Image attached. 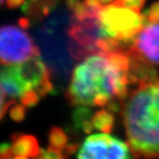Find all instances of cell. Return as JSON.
I'll use <instances>...</instances> for the list:
<instances>
[{"instance_id": "1", "label": "cell", "mask_w": 159, "mask_h": 159, "mask_svg": "<svg viewBox=\"0 0 159 159\" xmlns=\"http://www.w3.org/2000/svg\"><path fill=\"white\" fill-rule=\"evenodd\" d=\"M129 74L128 48L91 54L74 67L66 97L74 106L116 111L129 93Z\"/></svg>"}, {"instance_id": "2", "label": "cell", "mask_w": 159, "mask_h": 159, "mask_svg": "<svg viewBox=\"0 0 159 159\" xmlns=\"http://www.w3.org/2000/svg\"><path fill=\"white\" fill-rule=\"evenodd\" d=\"M127 144L135 157H159V76L137 84L122 104Z\"/></svg>"}, {"instance_id": "3", "label": "cell", "mask_w": 159, "mask_h": 159, "mask_svg": "<svg viewBox=\"0 0 159 159\" xmlns=\"http://www.w3.org/2000/svg\"><path fill=\"white\" fill-rule=\"evenodd\" d=\"M98 20L106 35L126 44H131L146 25L141 12L114 3L99 10Z\"/></svg>"}, {"instance_id": "4", "label": "cell", "mask_w": 159, "mask_h": 159, "mask_svg": "<svg viewBox=\"0 0 159 159\" xmlns=\"http://www.w3.org/2000/svg\"><path fill=\"white\" fill-rule=\"evenodd\" d=\"M40 56L39 48L20 26L0 27V64L16 65Z\"/></svg>"}, {"instance_id": "5", "label": "cell", "mask_w": 159, "mask_h": 159, "mask_svg": "<svg viewBox=\"0 0 159 159\" xmlns=\"http://www.w3.org/2000/svg\"><path fill=\"white\" fill-rule=\"evenodd\" d=\"M128 144L109 134H94L88 136L77 150L81 159H125L133 155Z\"/></svg>"}, {"instance_id": "6", "label": "cell", "mask_w": 159, "mask_h": 159, "mask_svg": "<svg viewBox=\"0 0 159 159\" xmlns=\"http://www.w3.org/2000/svg\"><path fill=\"white\" fill-rule=\"evenodd\" d=\"M129 49L144 61L159 65V23L146 24Z\"/></svg>"}, {"instance_id": "7", "label": "cell", "mask_w": 159, "mask_h": 159, "mask_svg": "<svg viewBox=\"0 0 159 159\" xmlns=\"http://www.w3.org/2000/svg\"><path fill=\"white\" fill-rule=\"evenodd\" d=\"M0 86L5 95L11 99L20 98L26 92L31 91L20 75L18 64L0 67Z\"/></svg>"}, {"instance_id": "8", "label": "cell", "mask_w": 159, "mask_h": 159, "mask_svg": "<svg viewBox=\"0 0 159 159\" xmlns=\"http://www.w3.org/2000/svg\"><path fill=\"white\" fill-rule=\"evenodd\" d=\"M12 158H35L40 155L41 148L37 139L26 134H13L11 136Z\"/></svg>"}, {"instance_id": "9", "label": "cell", "mask_w": 159, "mask_h": 159, "mask_svg": "<svg viewBox=\"0 0 159 159\" xmlns=\"http://www.w3.org/2000/svg\"><path fill=\"white\" fill-rule=\"evenodd\" d=\"M49 146L61 152L65 157L77 149V145L69 144L67 134L62 128L57 126L51 127L49 132Z\"/></svg>"}, {"instance_id": "10", "label": "cell", "mask_w": 159, "mask_h": 159, "mask_svg": "<svg viewBox=\"0 0 159 159\" xmlns=\"http://www.w3.org/2000/svg\"><path fill=\"white\" fill-rule=\"evenodd\" d=\"M115 116L113 111L107 108H102L95 111L91 117V125L93 130L110 134L113 130Z\"/></svg>"}, {"instance_id": "11", "label": "cell", "mask_w": 159, "mask_h": 159, "mask_svg": "<svg viewBox=\"0 0 159 159\" xmlns=\"http://www.w3.org/2000/svg\"><path fill=\"white\" fill-rule=\"evenodd\" d=\"M93 112L89 110V107L78 106L73 115L74 125L84 133H90L93 131L91 125V117Z\"/></svg>"}, {"instance_id": "12", "label": "cell", "mask_w": 159, "mask_h": 159, "mask_svg": "<svg viewBox=\"0 0 159 159\" xmlns=\"http://www.w3.org/2000/svg\"><path fill=\"white\" fill-rule=\"evenodd\" d=\"M146 24L159 23V1L153 3L142 13Z\"/></svg>"}, {"instance_id": "13", "label": "cell", "mask_w": 159, "mask_h": 159, "mask_svg": "<svg viewBox=\"0 0 159 159\" xmlns=\"http://www.w3.org/2000/svg\"><path fill=\"white\" fill-rule=\"evenodd\" d=\"M9 115L11 117V119L15 121V122H21L23 121L26 115H27V111H26V106L19 103H13L10 107L9 111Z\"/></svg>"}, {"instance_id": "14", "label": "cell", "mask_w": 159, "mask_h": 159, "mask_svg": "<svg viewBox=\"0 0 159 159\" xmlns=\"http://www.w3.org/2000/svg\"><path fill=\"white\" fill-rule=\"evenodd\" d=\"M114 4L129 8L131 10L141 12L146 3V0H114Z\"/></svg>"}, {"instance_id": "15", "label": "cell", "mask_w": 159, "mask_h": 159, "mask_svg": "<svg viewBox=\"0 0 159 159\" xmlns=\"http://www.w3.org/2000/svg\"><path fill=\"white\" fill-rule=\"evenodd\" d=\"M38 157L44 159H59L64 158L65 157L61 152L49 146L46 149H41Z\"/></svg>"}, {"instance_id": "16", "label": "cell", "mask_w": 159, "mask_h": 159, "mask_svg": "<svg viewBox=\"0 0 159 159\" xmlns=\"http://www.w3.org/2000/svg\"><path fill=\"white\" fill-rule=\"evenodd\" d=\"M113 1L114 0H84L87 6H89L97 11H99L103 6L112 4Z\"/></svg>"}, {"instance_id": "17", "label": "cell", "mask_w": 159, "mask_h": 159, "mask_svg": "<svg viewBox=\"0 0 159 159\" xmlns=\"http://www.w3.org/2000/svg\"><path fill=\"white\" fill-rule=\"evenodd\" d=\"M12 158L11 146L9 143L0 144V159Z\"/></svg>"}, {"instance_id": "18", "label": "cell", "mask_w": 159, "mask_h": 159, "mask_svg": "<svg viewBox=\"0 0 159 159\" xmlns=\"http://www.w3.org/2000/svg\"><path fill=\"white\" fill-rule=\"evenodd\" d=\"M25 3V0H6V6L10 9L18 8Z\"/></svg>"}, {"instance_id": "19", "label": "cell", "mask_w": 159, "mask_h": 159, "mask_svg": "<svg viewBox=\"0 0 159 159\" xmlns=\"http://www.w3.org/2000/svg\"><path fill=\"white\" fill-rule=\"evenodd\" d=\"M29 24H30L29 18H21L19 20V25L24 29H28L29 27Z\"/></svg>"}, {"instance_id": "20", "label": "cell", "mask_w": 159, "mask_h": 159, "mask_svg": "<svg viewBox=\"0 0 159 159\" xmlns=\"http://www.w3.org/2000/svg\"><path fill=\"white\" fill-rule=\"evenodd\" d=\"M4 1H5V0H0V6H2V5H3V3H4Z\"/></svg>"}, {"instance_id": "21", "label": "cell", "mask_w": 159, "mask_h": 159, "mask_svg": "<svg viewBox=\"0 0 159 159\" xmlns=\"http://www.w3.org/2000/svg\"><path fill=\"white\" fill-rule=\"evenodd\" d=\"M30 1H33V2H37V1H40V0H30Z\"/></svg>"}]
</instances>
